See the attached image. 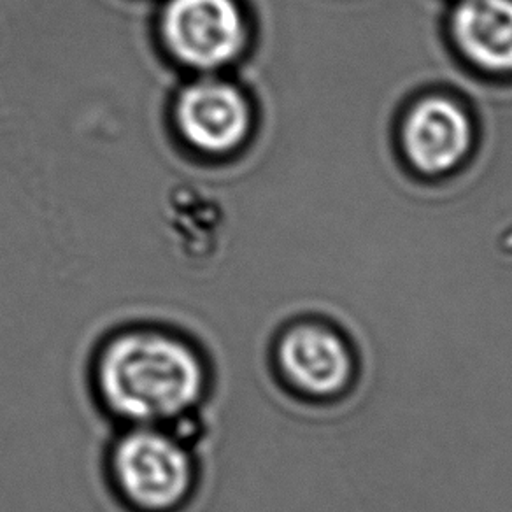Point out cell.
<instances>
[{"label":"cell","mask_w":512,"mask_h":512,"mask_svg":"<svg viewBox=\"0 0 512 512\" xmlns=\"http://www.w3.org/2000/svg\"><path fill=\"white\" fill-rule=\"evenodd\" d=\"M269 363L283 388L311 400L334 399L355 376L348 341L316 318L286 321L272 339Z\"/></svg>","instance_id":"cell-6"},{"label":"cell","mask_w":512,"mask_h":512,"mask_svg":"<svg viewBox=\"0 0 512 512\" xmlns=\"http://www.w3.org/2000/svg\"><path fill=\"white\" fill-rule=\"evenodd\" d=\"M246 0H162L155 34L165 57L193 74L228 72L253 44Z\"/></svg>","instance_id":"cell-3"},{"label":"cell","mask_w":512,"mask_h":512,"mask_svg":"<svg viewBox=\"0 0 512 512\" xmlns=\"http://www.w3.org/2000/svg\"><path fill=\"white\" fill-rule=\"evenodd\" d=\"M169 120L186 151L206 160H227L253 143L260 109L248 88L227 72L193 74L174 93Z\"/></svg>","instance_id":"cell-4"},{"label":"cell","mask_w":512,"mask_h":512,"mask_svg":"<svg viewBox=\"0 0 512 512\" xmlns=\"http://www.w3.org/2000/svg\"><path fill=\"white\" fill-rule=\"evenodd\" d=\"M85 377L88 397L113 428L209 420L218 379L206 342L158 320L107 328L88 353Z\"/></svg>","instance_id":"cell-1"},{"label":"cell","mask_w":512,"mask_h":512,"mask_svg":"<svg viewBox=\"0 0 512 512\" xmlns=\"http://www.w3.org/2000/svg\"><path fill=\"white\" fill-rule=\"evenodd\" d=\"M204 446L176 427L113 428L102 483L123 512H185L202 488Z\"/></svg>","instance_id":"cell-2"},{"label":"cell","mask_w":512,"mask_h":512,"mask_svg":"<svg viewBox=\"0 0 512 512\" xmlns=\"http://www.w3.org/2000/svg\"><path fill=\"white\" fill-rule=\"evenodd\" d=\"M476 141L474 116L451 93H420L400 114L397 146L407 169L418 178H448L460 171L472 157Z\"/></svg>","instance_id":"cell-5"},{"label":"cell","mask_w":512,"mask_h":512,"mask_svg":"<svg viewBox=\"0 0 512 512\" xmlns=\"http://www.w3.org/2000/svg\"><path fill=\"white\" fill-rule=\"evenodd\" d=\"M449 44L488 78H512V0H449Z\"/></svg>","instance_id":"cell-7"}]
</instances>
